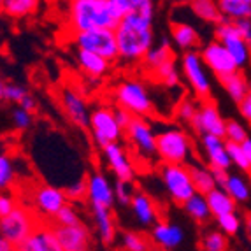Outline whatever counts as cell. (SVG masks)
Segmentation results:
<instances>
[{"label":"cell","instance_id":"obj_1","mask_svg":"<svg viewBox=\"0 0 251 251\" xmlns=\"http://www.w3.org/2000/svg\"><path fill=\"white\" fill-rule=\"evenodd\" d=\"M153 18H155V2L150 0L143 7L135 9L120 20L118 26L114 28V34L122 62H143L146 53L153 48L155 42Z\"/></svg>","mask_w":251,"mask_h":251},{"label":"cell","instance_id":"obj_2","mask_svg":"<svg viewBox=\"0 0 251 251\" xmlns=\"http://www.w3.org/2000/svg\"><path fill=\"white\" fill-rule=\"evenodd\" d=\"M130 0H69L67 21L72 34L88 30H114L122 18L132 13Z\"/></svg>","mask_w":251,"mask_h":251},{"label":"cell","instance_id":"obj_3","mask_svg":"<svg viewBox=\"0 0 251 251\" xmlns=\"http://www.w3.org/2000/svg\"><path fill=\"white\" fill-rule=\"evenodd\" d=\"M193 144L183 128H163L156 134V156L163 163H186L192 160Z\"/></svg>","mask_w":251,"mask_h":251},{"label":"cell","instance_id":"obj_4","mask_svg":"<svg viewBox=\"0 0 251 251\" xmlns=\"http://www.w3.org/2000/svg\"><path fill=\"white\" fill-rule=\"evenodd\" d=\"M160 177L163 188L169 193V199L177 205H183L192 195L197 193L190 167L184 163H163L160 167Z\"/></svg>","mask_w":251,"mask_h":251},{"label":"cell","instance_id":"obj_5","mask_svg":"<svg viewBox=\"0 0 251 251\" xmlns=\"http://www.w3.org/2000/svg\"><path fill=\"white\" fill-rule=\"evenodd\" d=\"M181 72L184 79L192 88L193 95L207 100L213 93V79H211V71L202 60V54L197 51H186L181 56Z\"/></svg>","mask_w":251,"mask_h":251},{"label":"cell","instance_id":"obj_6","mask_svg":"<svg viewBox=\"0 0 251 251\" xmlns=\"http://www.w3.org/2000/svg\"><path fill=\"white\" fill-rule=\"evenodd\" d=\"M114 99L120 107L130 111L134 116L146 118L153 114V100H151L150 92L137 79L122 81L114 90Z\"/></svg>","mask_w":251,"mask_h":251},{"label":"cell","instance_id":"obj_7","mask_svg":"<svg viewBox=\"0 0 251 251\" xmlns=\"http://www.w3.org/2000/svg\"><path fill=\"white\" fill-rule=\"evenodd\" d=\"M37 228L35 216L23 205H16L13 213L0 218V235L9 241L14 248H21L26 243V239Z\"/></svg>","mask_w":251,"mask_h":251},{"label":"cell","instance_id":"obj_8","mask_svg":"<svg viewBox=\"0 0 251 251\" xmlns=\"http://www.w3.org/2000/svg\"><path fill=\"white\" fill-rule=\"evenodd\" d=\"M72 42L77 50H86L92 53L104 56L105 60L113 63L120 60L118 53V42L116 34L111 28H99V30H88V32H77L72 35Z\"/></svg>","mask_w":251,"mask_h":251},{"label":"cell","instance_id":"obj_9","mask_svg":"<svg viewBox=\"0 0 251 251\" xmlns=\"http://www.w3.org/2000/svg\"><path fill=\"white\" fill-rule=\"evenodd\" d=\"M90 134L97 146L105 148L107 144L118 143L123 135V128L118 125L114 118V109L111 107H97L90 114Z\"/></svg>","mask_w":251,"mask_h":251},{"label":"cell","instance_id":"obj_10","mask_svg":"<svg viewBox=\"0 0 251 251\" xmlns=\"http://www.w3.org/2000/svg\"><path fill=\"white\" fill-rule=\"evenodd\" d=\"M214 39L226 48L239 69H244L248 63H251V46L241 37L234 21L223 20L222 23H218L214 28Z\"/></svg>","mask_w":251,"mask_h":251},{"label":"cell","instance_id":"obj_11","mask_svg":"<svg viewBox=\"0 0 251 251\" xmlns=\"http://www.w3.org/2000/svg\"><path fill=\"white\" fill-rule=\"evenodd\" d=\"M202 60L207 65V69L211 71V74L216 75L218 79H222L225 75L232 74V72H237L239 67L235 60L230 56V53L226 51V48L223 46L220 41H211L207 42L201 51Z\"/></svg>","mask_w":251,"mask_h":251},{"label":"cell","instance_id":"obj_12","mask_svg":"<svg viewBox=\"0 0 251 251\" xmlns=\"http://www.w3.org/2000/svg\"><path fill=\"white\" fill-rule=\"evenodd\" d=\"M32 201L35 205V213L39 216L51 218L53 220L56 216L63 205L67 204L69 197L65 190L58 188V186H53V184H39L35 186L34 193H32Z\"/></svg>","mask_w":251,"mask_h":251},{"label":"cell","instance_id":"obj_13","mask_svg":"<svg viewBox=\"0 0 251 251\" xmlns=\"http://www.w3.org/2000/svg\"><path fill=\"white\" fill-rule=\"evenodd\" d=\"M190 125L199 135H218V137H225V126L226 120H223L220 109L213 102L204 100L199 105V111L195 118L192 120Z\"/></svg>","mask_w":251,"mask_h":251},{"label":"cell","instance_id":"obj_14","mask_svg":"<svg viewBox=\"0 0 251 251\" xmlns=\"http://www.w3.org/2000/svg\"><path fill=\"white\" fill-rule=\"evenodd\" d=\"M125 134L130 144L141 156L151 158L156 155V134L153 132V126L144 118L134 116L132 123L126 126Z\"/></svg>","mask_w":251,"mask_h":251},{"label":"cell","instance_id":"obj_15","mask_svg":"<svg viewBox=\"0 0 251 251\" xmlns=\"http://www.w3.org/2000/svg\"><path fill=\"white\" fill-rule=\"evenodd\" d=\"M60 104H62L63 113H65V116L69 118V122L72 125H75L77 128H88L92 111L88 107V102L84 100V97L77 90L71 88V86L62 88Z\"/></svg>","mask_w":251,"mask_h":251},{"label":"cell","instance_id":"obj_16","mask_svg":"<svg viewBox=\"0 0 251 251\" xmlns=\"http://www.w3.org/2000/svg\"><path fill=\"white\" fill-rule=\"evenodd\" d=\"M54 234L62 251H92V232L83 222L74 225H56Z\"/></svg>","mask_w":251,"mask_h":251},{"label":"cell","instance_id":"obj_17","mask_svg":"<svg viewBox=\"0 0 251 251\" xmlns=\"http://www.w3.org/2000/svg\"><path fill=\"white\" fill-rule=\"evenodd\" d=\"M102 155H104L107 167L111 169V172L116 176V179L134 181V177H135L134 162L130 158L128 151H126L122 144L120 143L107 144L105 148H102Z\"/></svg>","mask_w":251,"mask_h":251},{"label":"cell","instance_id":"obj_18","mask_svg":"<svg viewBox=\"0 0 251 251\" xmlns=\"http://www.w3.org/2000/svg\"><path fill=\"white\" fill-rule=\"evenodd\" d=\"M86 199L90 205H102V207L113 209L116 204L114 184L102 172H92L86 177Z\"/></svg>","mask_w":251,"mask_h":251},{"label":"cell","instance_id":"obj_19","mask_svg":"<svg viewBox=\"0 0 251 251\" xmlns=\"http://www.w3.org/2000/svg\"><path fill=\"white\" fill-rule=\"evenodd\" d=\"M202 153H204L205 162L209 163L211 169H222V171H230L232 162L226 151V139L218 137V135H202Z\"/></svg>","mask_w":251,"mask_h":251},{"label":"cell","instance_id":"obj_20","mask_svg":"<svg viewBox=\"0 0 251 251\" xmlns=\"http://www.w3.org/2000/svg\"><path fill=\"white\" fill-rule=\"evenodd\" d=\"M151 241L162 250H176L184 241V230L172 222H158L151 228Z\"/></svg>","mask_w":251,"mask_h":251},{"label":"cell","instance_id":"obj_21","mask_svg":"<svg viewBox=\"0 0 251 251\" xmlns=\"http://www.w3.org/2000/svg\"><path fill=\"white\" fill-rule=\"evenodd\" d=\"M92 207L93 226L99 235V241L105 246H111L116 239V222H114L113 209L102 205H90Z\"/></svg>","mask_w":251,"mask_h":251},{"label":"cell","instance_id":"obj_22","mask_svg":"<svg viewBox=\"0 0 251 251\" xmlns=\"http://www.w3.org/2000/svg\"><path fill=\"white\" fill-rule=\"evenodd\" d=\"M171 37L172 42L176 44L177 50L181 51H197L201 46V34L193 25L186 23V21H172L171 23Z\"/></svg>","mask_w":251,"mask_h":251},{"label":"cell","instance_id":"obj_23","mask_svg":"<svg viewBox=\"0 0 251 251\" xmlns=\"http://www.w3.org/2000/svg\"><path fill=\"white\" fill-rule=\"evenodd\" d=\"M128 207L139 225L153 226L155 223H158V209L151 197H148L144 192H135Z\"/></svg>","mask_w":251,"mask_h":251},{"label":"cell","instance_id":"obj_24","mask_svg":"<svg viewBox=\"0 0 251 251\" xmlns=\"http://www.w3.org/2000/svg\"><path fill=\"white\" fill-rule=\"evenodd\" d=\"M74 60L77 63V67L83 71V74H86L88 77H97L100 79L111 69V62L105 60L104 56H99V54L92 53V51L86 50H77L75 48Z\"/></svg>","mask_w":251,"mask_h":251},{"label":"cell","instance_id":"obj_25","mask_svg":"<svg viewBox=\"0 0 251 251\" xmlns=\"http://www.w3.org/2000/svg\"><path fill=\"white\" fill-rule=\"evenodd\" d=\"M18 251H62L58 237L54 234V228L50 226H37L32 235L26 239V243Z\"/></svg>","mask_w":251,"mask_h":251},{"label":"cell","instance_id":"obj_26","mask_svg":"<svg viewBox=\"0 0 251 251\" xmlns=\"http://www.w3.org/2000/svg\"><path fill=\"white\" fill-rule=\"evenodd\" d=\"M205 199H207L211 214H213L214 218L223 216V214H228V213H234L235 205H237V202L226 193V190L220 188V186L211 190L209 193H205Z\"/></svg>","mask_w":251,"mask_h":251},{"label":"cell","instance_id":"obj_27","mask_svg":"<svg viewBox=\"0 0 251 251\" xmlns=\"http://www.w3.org/2000/svg\"><path fill=\"white\" fill-rule=\"evenodd\" d=\"M223 188L226 190V193L234 199L237 204H244L251 199V184L250 179L244 177L243 174H239V172H234L230 174L228 172V176H226V181L223 184Z\"/></svg>","mask_w":251,"mask_h":251},{"label":"cell","instance_id":"obj_28","mask_svg":"<svg viewBox=\"0 0 251 251\" xmlns=\"http://www.w3.org/2000/svg\"><path fill=\"white\" fill-rule=\"evenodd\" d=\"M183 209H184V213L192 218L193 222L201 223V225L202 223H207L211 218H213L209 204H207V199H205L204 193L197 192L195 195H192V197L183 204Z\"/></svg>","mask_w":251,"mask_h":251},{"label":"cell","instance_id":"obj_29","mask_svg":"<svg viewBox=\"0 0 251 251\" xmlns=\"http://www.w3.org/2000/svg\"><path fill=\"white\" fill-rule=\"evenodd\" d=\"M190 9L192 13L199 18V20L205 21V23H222L225 18H223L222 11H220V5H218V0H192L190 2Z\"/></svg>","mask_w":251,"mask_h":251},{"label":"cell","instance_id":"obj_30","mask_svg":"<svg viewBox=\"0 0 251 251\" xmlns=\"http://www.w3.org/2000/svg\"><path fill=\"white\" fill-rule=\"evenodd\" d=\"M218 81L222 83V86L226 92V95L230 97L235 104H239V102L243 100L244 97L250 93V88H248V79L243 75V72H239V71L232 72V74L225 75V77H222V79H218Z\"/></svg>","mask_w":251,"mask_h":251},{"label":"cell","instance_id":"obj_31","mask_svg":"<svg viewBox=\"0 0 251 251\" xmlns=\"http://www.w3.org/2000/svg\"><path fill=\"white\" fill-rule=\"evenodd\" d=\"M171 60H174V51H172V48H171V44H169L167 39H162L160 44H156V46L153 44V48L148 51L146 56H144V60H143V63L148 71L153 72L155 69H158L160 65L171 62Z\"/></svg>","mask_w":251,"mask_h":251},{"label":"cell","instance_id":"obj_32","mask_svg":"<svg viewBox=\"0 0 251 251\" xmlns=\"http://www.w3.org/2000/svg\"><path fill=\"white\" fill-rule=\"evenodd\" d=\"M41 7V0H4V11L9 18L23 20L35 14Z\"/></svg>","mask_w":251,"mask_h":251},{"label":"cell","instance_id":"obj_33","mask_svg":"<svg viewBox=\"0 0 251 251\" xmlns=\"http://www.w3.org/2000/svg\"><path fill=\"white\" fill-rule=\"evenodd\" d=\"M190 167V174H192L193 184H195V190L199 193H209L211 190L216 188V181L213 176V169L201 165V163H192Z\"/></svg>","mask_w":251,"mask_h":251},{"label":"cell","instance_id":"obj_34","mask_svg":"<svg viewBox=\"0 0 251 251\" xmlns=\"http://www.w3.org/2000/svg\"><path fill=\"white\" fill-rule=\"evenodd\" d=\"M218 5L225 20L251 18V0H218Z\"/></svg>","mask_w":251,"mask_h":251},{"label":"cell","instance_id":"obj_35","mask_svg":"<svg viewBox=\"0 0 251 251\" xmlns=\"http://www.w3.org/2000/svg\"><path fill=\"white\" fill-rule=\"evenodd\" d=\"M153 75H155L163 86H167V88H176L181 81V74L176 65V60H171V62L160 65L158 69L153 71Z\"/></svg>","mask_w":251,"mask_h":251},{"label":"cell","instance_id":"obj_36","mask_svg":"<svg viewBox=\"0 0 251 251\" xmlns=\"http://www.w3.org/2000/svg\"><path fill=\"white\" fill-rule=\"evenodd\" d=\"M14 177H16L14 162L9 155L0 153V192H5V190L11 188L14 184Z\"/></svg>","mask_w":251,"mask_h":251},{"label":"cell","instance_id":"obj_37","mask_svg":"<svg viewBox=\"0 0 251 251\" xmlns=\"http://www.w3.org/2000/svg\"><path fill=\"white\" fill-rule=\"evenodd\" d=\"M204 251H226L228 250V235L222 230H209L202 237Z\"/></svg>","mask_w":251,"mask_h":251},{"label":"cell","instance_id":"obj_38","mask_svg":"<svg viewBox=\"0 0 251 251\" xmlns=\"http://www.w3.org/2000/svg\"><path fill=\"white\" fill-rule=\"evenodd\" d=\"M226 151H228V156H230L232 165H235L241 172H250L251 171V163H250V160H248V156L244 155L241 144L226 141Z\"/></svg>","mask_w":251,"mask_h":251},{"label":"cell","instance_id":"obj_39","mask_svg":"<svg viewBox=\"0 0 251 251\" xmlns=\"http://www.w3.org/2000/svg\"><path fill=\"white\" fill-rule=\"evenodd\" d=\"M216 222L220 230L226 235H237L241 232V226H243V220H241V216L235 211L234 213L223 214V216H218Z\"/></svg>","mask_w":251,"mask_h":251},{"label":"cell","instance_id":"obj_40","mask_svg":"<svg viewBox=\"0 0 251 251\" xmlns=\"http://www.w3.org/2000/svg\"><path fill=\"white\" fill-rule=\"evenodd\" d=\"M122 243L126 251H150L148 239L143 234H139V232H125L122 237Z\"/></svg>","mask_w":251,"mask_h":251},{"label":"cell","instance_id":"obj_41","mask_svg":"<svg viewBox=\"0 0 251 251\" xmlns=\"http://www.w3.org/2000/svg\"><path fill=\"white\" fill-rule=\"evenodd\" d=\"M248 135H250L248 134V128L241 122H237V120H226V126H225V139L226 141L241 144Z\"/></svg>","mask_w":251,"mask_h":251},{"label":"cell","instance_id":"obj_42","mask_svg":"<svg viewBox=\"0 0 251 251\" xmlns=\"http://www.w3.org/2000/svg\"><path fill=\"white\" fill-rule=\"evenodd\" d=\"M134 188H132V181H120L116 179L114 183V199L120 205H130L132 197H134Z\"/></svg>","mask_w":251,"mask_h":251},{"label":"cell","instance_id":"obj_43","mask_svg":"<svg viewBox=\"0 0 251 251\" xmlns=\"http://www.w3.org/2000/svg\"><path fill=\"white\" fill-rule=\"evenodd\" d=\"M199 111V104L192 99H183V100L177 104L176 109V114L179 118L181 122H186V123H192V120L195 118Z\"/></svg>","mask_w":251,"mask_h":251},{"label":"cell","instance_id":"obj_44","mask_svg":"<svg viewBox=\"0 0 251 251\" xmlns=\"http://www.w3.org/2000/svg\"><path fill=\"white\" fill-rule=\"evenodd\" d=\"M53 220L56 222V225H74V223L81 222V218H79V214H77V211H75V207L71 204L63 205Z\"/></svg>","mask_w":251,"mask_h":251},{"label":"cell","instance_id":"obj_45","mask_svg":"<svg viewBox=\"0 0 251 251\" xmlns=\"http://www.w3.org/2000/svg\"><path fill=\"white\" fill-rule=\"evenodd\" d=\"M32 122H34L32 113L26 111V109H23V107L18 105V107L13 111V123L18 130H28L30 126H32Z\"/></svg>","mask_w":251,"mask_h":251},{"label":"cell","instance_id":"obj_46","mask_svg":"<svg viewBox=\"0 0 251 251\" xmlns=\"http://www.w3.org/2000/svg\"><path fill=\"white\" fill-rule=\"evenodd\" d=\"M65 193L71 201H81L83 197H86V179H75L72 183H69V186L65 188Z\"/></svg>","mask_w":251,"mask_h":251},{"label":"cell","instance_id":"obj_47","mask_svg":"<svg viewBox=\"0 0 251 251\" xmlns=\"http://www.w3.org/2000/svg\"><path fill=\"white\" fill-rule=\"evenodd\" d=\"M26 88L21 86L18 83H7L5 84V100L7 102H14V104H20L21 99L26 95Z\"/></svg>","mask_w":251,"mask_h":251},{"label":"cell","instance_id":"obj_48","mask_svg":"<svg viewBox=\"0 0 251 251\" xmlns=\"http://www.w3.org/2000/svg\"><path fill=\"white\" fill-rule=\"evenodd\" d=\"M16 199L13 195H9L5 192H0V218L7 216L9 213H13L16 209Z\"/></svg>","mask_w":251,"mask_h":251},{"label":"cell","instance_id":"obj_49","mask_svg":"<svg viewBox=\"0 0 251 251\" xmlns=\"http://www.w3.org/2000/svg\"><path fill=\"white\" fill-rule=\"evenodd\" d=\"M114 118H116L118 125L122 126L123 132H125L126 126H128L130 123H132V120H134V114L130 113V111H126V109H123V107H120V105H118V107L114 109Z\"/></svg>","mask_w":251,"mask_h":251},{"label":"cell","instance_id":"obj_50","mask_svg":"<svg viewBox=\"0 0 251 251\" xmlns=\"http://www.w3.org/2000/svg\"><path fill=\"white\" fill-rule=\"evenodd\" d=\"M235 26H237L239 34L244 41L251 46V18H243V20H235Z\"/></svg>","mask_w":251,"mask_h":251},{"label":"cell","instance_id":"obj_51","mask_svg":"<svg viewBox=\"0 0 251 251\" xmlns=\"http://www.w3.org/2000/svg\"><path fill=\"white\" fill-rule=\"evenodd\" d=\"M239 114H241V118H243L244 122L250 123L251 125V92L248 93L246 97H244L243 100L239 102Z\"/></svg>","mask_w":251,"mask_h":251},{"label":"cell","instance_id":"obj_52","mask_svg":"<svg viewBox=\"0 0 251 251\" xmlns=\"http://www.w3.org/2000/svg\"><path fill=\"white\" fill-rule=\"evenodd\" d=\"M18 105H20V107H23V109H26V111H30V113H34L35 109H37V100H35L34 95L26 93V95L21 99V102Z\"/></svg>","mask_w":251,"mask_h":251},{"label":"cell","instance_id":"obj_53","mask_svg":"<svg viewBox=\"0 0 251 251\" xmlns=\"http://www.w3.org/2000/svg\"><path fill=\"white\" fill-rule=\"evenodd\" d=\"M213 176H214V181H216V186L223 188V184H225L226 176H228V172L222 171V169H213Z\"/></svg>","mask_w":251,"mask_h":251},{"label":"cell","instance_id":"obj_54","mask_svg":"<svg viewBox=\"0 0 251 251\" xmlns=\"http://www.w3.org/2000/svg\"><path fill=\"white\" fill-rule=\"evenodd\" d=\"M241 148H243L244 155L248 156V160H250V163H251V135H248L243 143H241Z\"/></svg>","mask_w":251,"mask_h":251},{"label":"cell","instance_id":"obj_55","mask_svg":"<svg viewBox=\"0 0 251 251\" xmlns=\"http://www.w3.org/2000/svg\"><path fill=\"white\" fill-rule=\"evenodd\" d=\"M0 251H18V250L9 243V241H5V239L0 235Z\"/></svg>","mask_w":251,"mask_h":251},{"label":"cell","instance_id":"obj_56","mask_svg":"<svg viewBox=\"0 0 251 251\" xmlns=\"http://www.w3.org/2000/svg\"><path fill=\"white\" fill-rule=\"evenodd\" d=\"M5 81L0 77V102H4L5 100Z\"/></svg>","mask_w":251,"mask_h":251},{"label":"cell","instance_id":"obj_57","mask_svg":"<svg viewBox=\"0 0 251 251\" xmlns=\"http://www.w3.org/2000/svg\"><path fill=\"white\" fill-rule=\"evenodd\" d=\"M130 2H132V7H134V11H135V9L143 7L144 4H148L150 0H130Z\"/></svg>","mask_w":251,"mask_h":251},{"label":"cell","instance_id":"obj_58","mask_svg":"<svg viewBox=\"0 0 251 251\" xmlns=\"http://www.w3.org/2000/svg\"><path fill=\"white\" fill-rule=\"evenodd\" d=\"M244 225H246V230H248V234H250V237H251V214H248V216H246V223H244Z\"/></svg>","mask_w":251,"mask_h":251},{"label":"cell","instance_id":"obj_59","mask_svg":"<svg viewBox=\"0 0 251 251\" xmlns=\"http://www.w3.org/2000/svg\"><path fill=\"white\" fill-rule=\"evenodd\" d=\"M169 2H172V4H190V2H192V0H169Z\"/></svg>","mask_w":251,"mask_h":251},{"label":"cell","instance_id":"obj_60","mask_svg":"<svg viewBox=\"0 0 251 251\" xmlns=\"http://www.w3.org/2000/svg\"><path fill=\"white\" fill-rule=\"evenodd\" d=\"M41 2H44V4H54L56 0H41Z\"/></svg>","mask_w":251,"mask_h":251},{"label":"cell","instance_id":"obj_61","mask_svg":"<svg viewBox=\"0 0 251 251\" xmlns=\"http://www.w3.org/2000/svg\"><path fill=\"white\" fill-rule=\"evenodd\" d=\"M4 9V0H0V11Z\"/></svg>","mask_w":251,"mask_h":251},{"label":"cell","instance_id":"obj_62","mask_svg":"<svg viewBox=\"0 0 251 251\" xmlns=\"http://www.w3.org/2000/svg\"><path fill=\"white\" fill-rule=\"evenodd\" d=\"M248 88H250V92H251V79H248Z\"/></svg>","mask_w":251,"mask_h":251},{"label":"cell","instance_id":"obj_63","mask_svg":"<svg viewBox=\"0 0 251 251\" xmlns=\"http://www.w3.org/2000/svg\"><path fill=\"white\" fill-rule=\"evenodd\" d=\"M163 251H171V250H163Z\"/></svg>","mask_w":251,"mask_h":251}]
</instances>
